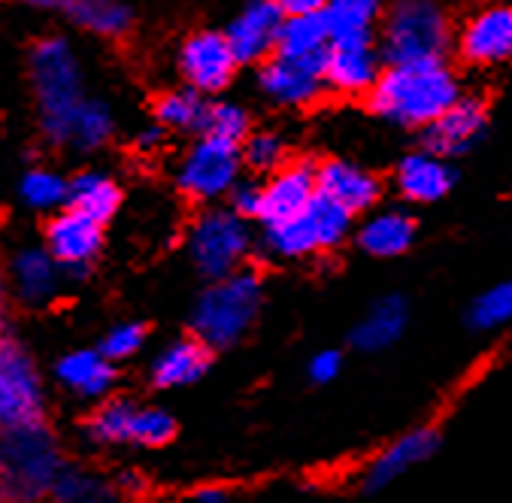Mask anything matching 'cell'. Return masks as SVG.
Masks as SVG:
<instances>
[{"label": "cell", "mask_w": 512, "mask_h": 503, "mask_svg": "<svg viewBox=\"0 0 512 503\" xmlns=\"http://www.w3.org/2000/svg\"><path fill=\"white\" fill-rule=\"evenodd\" d=\"M31 85L37 97L40 131L46 140L67 146L73 116L85 104V82L79 58L64 37H43L31 49Z\"/></svg>", "instance_id": "3"}, {"label": "cell", "mask_w": 512, "mask_h": 503, "mask_svg": "<svg viewBox=\"0 0 512 503\" xmlns=\"http://www.w3.org/2000/svg\"><path fill=\"white\" fill-rule=\"evenodd\" d=\"M194 503H231V491L222 485H203L194 491Z\"/></svg>", "instance_id": "43"}, {"label": "cell", "mask_w": 512, "mask_h": 503, "mask_svg": "<svg viewBox=\"0 0 512 503\" xmlns=\"http://www.w3.org/2000/svg\"><path fill=\"white\" fill-rule=\"evenodd\" d=\"M343 352L340 349H319L310 361H306V376L313 385H331L343 373Z\"/></svg>", "instance_id": "40"}, {"label": "cell", "mask_w": 512, "mask_h": 503, "mask_svg": "<svg viewBox=\"0 0 512 503\" xmlns=\"http://www.w3.org/2000/svg\"><path fill=\"white\" fill-rule=\"evenodd\" d=\"M249 128H252V119L240 104H213L207 113V122H203V134L234 143V146L246 143Z\"/></svg>", "instance_id": "37"}, {"label": "cell", "mask_w": 512, "mask_h": 503, "mask_svg": "<svg viewBox=\"0 0 512 503\" xmlns=\"http://www.w3.org/2000/svg\"><path fill=\"white\" fill-rule=\"evenodd\" d=\"M49 500L52 503H122V491L116 482L104 479L94 470L67 464L64 473L58 476Z\"/></svg>", "instance_id": "30"}, {"label": "cell", "mask_w": 512, "mask_h": 503, "mask_svg": "<svg viewBox=\"0 0 512 503\" xmlns=\"http://www.w3.org/2000/svg\"><path fill=\"white\" fill-rule=\"evenodd\" d=\"M119 204H122V191H119V185L107 173L85 170L76 179H70L67 207L97 219L100 225H107L116 216Z\"/></svg>", "instance_id": "27"}, {"label": "cell", "mask_w": 512, "mask_h": 503, "mask_svg": "<svg viewBox=\"0 0 512 503\" xmlns=\"http://www.w3.org/2000/svg\"><path fill=\"white\" fill-rule=\"evenodd\" d=\"M379 55L373 49V37H349V40H331V49L325 55V82L337 94L358 97L370 94L379 82Z\"/></svg>", "instance_id": "15"}, {"label": "cell", "mask_w": 512, "mask_h": 503, "mask_svg": "<svg viewBox=\"0 0 512 503\" xmlns=\"http://www.w3.org/2000/svg\"><path fill=\"white\" fill-rule=\"evenodd\" d=\"M488 122V110L482 97H458L455 104L425 128V146L434 155L443 158H455L461 152H467L485 131Z\"/></svg>", "instance_id": "17"}, {"label": "cell", "mask_w": 512, "mask_h": 503, "mask_svg": "<svg viewBox=\"0 0 512 503\" xmlns=\"http://www.w3.org/2000/svg\"><path fill=\"white\" fill-rule=\"evenodd\" d=\"M179 425L176 416L155 404L131 397H107L85 419V440L100 449H161L173 443Z\"/></svg>", "instance_id": "5"}, {"label": "cell", "mask_w": 512, "mask_h": 503, "mask_svg": "<svg viewBox=\"0 0 512 503\" xmlns=\"http://www.w3.org/2000/svg\"><path fill=\"white\" fill-rule=\"evenodd\" d=\"M440 431L431 425H419L403 431L397 440H391L388 446H382L358 473V488L364 494H379L388 485H394L397 479H403L406 473H413L416 467L428 464L437 452H440Z\"/></svg>", "instance_id": "10"}, {"label": "cell", "mask_w": 512, "mask_h": 503, "mask_svg": "<svg viewBox=\"0 0 512 503\" xmlns=\"http://www.w3.org/2000/svg\"><path fill=\"white\" fill-rule=\"evenodd\" d=\"M385 0H328L325 19L331 25V40L373 37V25L382 16Z\"/></svg>", "instance_id": "32"}, {"label": "cell", "mask_w": 512, "mask_h": 503, "mask_svg": "<svg viewBox=\"0 0 512 503\" xmlns=\"http://www.w3.org/2000/svg\"><path fill=\"white\" fill-rule=\"evenodd\" d=\"M185 252L191 267L207 282L243 270V261L252 252L249 219H243L231 207L200 213L188 228Z\"/></svg>", "instance_id": "7"}, {"label": "cell", "mask_w": 512, "mask_h": 503, "mask_svg": "<svg viewBox=\"0 0 512 503\" xmlns=\"http://www.w3.org/2000/svg\"><path fill=\"white\" fill-rule=\"evenodd\" d=\"M458 55L476 67H494L512 58V4L476 10L458 31Z\"/></svg>", "instance_id": "13"}, {"label": "cell", "mask_w": 512, "mask_h": 503, "mask_svg": "<svg viewBox=\"0 0 512 503\" xmlns=\"http://www.w3.org/2000/svg\"><path fill=\"white\" fill-rule=\"evenodd\" d=\"M306 216H310V222H313V228L319 234L322 252H334L337 246H343L349 231H352V219H355L346 207H340L337 200H331L325 194H316L310 200Z\"/></svg>", "instance_id": "36"}, {"label": "cell", "mask_w": 512, "mask_h": 503, "mask_svg": "<svg viewBox=\"0 0 512 503\" xmlns=\"http://www.w3.org/2000/svg\"><path fill=\"white\" fill-rule=\"evenodd\" d=\"M319 194L316 185V167L313 164H285L276 173H270L267 185H264V204H261V222L273 225V222H285L300 216L310 200Z\"/></svg>", "instance_id": "19"}, {"label": "cell", "mask_w": 512, "mask_h": 503, "mask_svg": "<svg viewBox=\"0 0 512 503\" xmlns=\"http://www.w3.org/2000/svg\"><path fill=\"white\" fill-rule=\"evenodd\" d=\"M452 25L437 0H397L382 22V55L388 64L443 58Z\"/></svg>", "instance_id": "6"}, {"label": "cell", "mask_w": 512, "mask_h": 503, "mask_svg": "<svg viewBox=\"0 0 512 503\" xmlns=\"http://www.w3.org/2000/svg\"><path fill=\"white\" fill-rule=\"evenodd\" d=\"M261 246L273 258H282V261H297V258H310V255H319L322 252L319 234H316L310 216H306V210L300 216H294V219L264 225Z\"/></svg>", "instance_id": "28"}, {"label": "cell", "mask_w": 512, "mask_h": 503, "mask_svg": "<svg viewBox=\"0 0 512 503\" xmlns=\"http://www.w3.org/2000/svg\"><path fill=\"white\" fill-rule=\"evenodd\" d=\"M55 379L67 394H73L79 400H91V404H100V400L113 397L116 364L100 349H73V352L58 358Z\"/></svg>", "instance_id": "20"}, {"label": "cell", "mask_w": 512, "mask_h": 503, "mask_svg": "<svg viewBox=\"0 0 512 503\" xmlns=\"http://www.w3.org/2000/svg\"><path fill=\"white\" fill-rule=\"evenodd\" d=\"M104 246V225L67 207L58 210L46 225V249L67 273H82Z\"/></svg>", "instance_id": "14"}, {"label": "cell", "mask_w": 512, "mask_h": 503, "mask_svg": "<svg viewBox=\"0 0 512 503\" xmlns=\"http://www.w3.org/2000/svg\"><path fill=\"white\" fill-rule=\"evenodd\" d=\"M210 107L203 104L200 91L194 88H176L158 97L155 104V119L164 131H203Z\"/></svg>", "instance_id": "31"}, {"label": "cell", "mask_w": 512, "mask_h": 503, "mask_svg": "<svg viewBox=\"0 0 512 503\" xmlns=\"http://www.w3.org/2000/svg\"><path fill=\"white\" fill-rule=\"evenodd\" d=\"M116 485H119V491H122V494H128V491H140V488H143V476H137V473H122Z\"/></svg>", "instance_id": "46"}, {"label": "cell", "mask_w": 512, "mask_h": 503, "mask_svg": "<svg viewBox=\"0 0 512 503\" xmlns=\"http://www.w3.org/2000/svg\"><path fill=\"white\" fill-rule=\"evenodd\" d=\"M61 13L85 34L104 40H119L134 28V13L122 0H67Z\"/></svg>", "instance_id": "26"}, {"label": "cell", "mask_w": 512, "mask_h": 503, "mask_svg": "<svg viewBox=\"0 0 512 503\" xmlns=\"http://www.w3.org/2000/svg\"><path fill=\"white\" fill-rule=\"evenodd\" d=\"M46 391L34 358L19 340L0 331V425L40 422Z\"/></svg>", "instance_id": "9"}, {"label": "cell", "mask_w": 512, "mask_h": 503, "mask_svg": "<svg viewBox=\"0 0 512 503\" xmlns=\"http://www.w3.org/2000/svg\"><path fill=\"white\" fill-rule=\"evenodd\" d=\"M452 182H455V173L446 164V158L434 155L428 149L406 155L394 170L397 191L406 200H413V204H434V200H443L449 194Z\"/></svg>", "instance_id": "23"}, {"label": "cell", "mask_w": 512, "mask_h": 503, "mask_svg": "<svg viewBox=\"0 0 512 503\" xmlns=\"http://www.w3.org/2000/svg\"><path fill=\"white\" fill-rule=\"evenodd\" d=\"M25 7L31 10H43V13H55V10H64L67 0H22Z\"/></svg>", "instance_id": "45"}, {"label": "cell", "mask_w": 512, "mask_h": 503, "mask_svg": "<svg viewBox=\"0 0 512 503\" xmlns=\"http://www.w3.org/2000/svg\"><path fill=\"white\" fill-rule=\"evenodd\" d=\"M316 185H319V194L337 200L352 216L373 210L382 191L379 179L367 167L355 161H343V158H331L322 167H316Z\"/></svg>", "instance_id": "21"}, {"label": "cell", "mask_w": 512, "mask_h": 503, "mask_svg": "<svg viewBox=\"0 0 512 503\" xmlns=\"http://www.w3.org/2000/svg\"><path fill=\"white\" fill-rule=\"evenodd\" d=\"M416 243V222L406 213L382 210L358 228V246L373 258H397Z\"/></svg>", "instance_id": "25"}, {"label": "cell", "mask_w": 512, "mask_h": 503, "mask_svg": "<svg viewBox=\"0 0 512 503\" xmlns=\"http://www.w3.org/2000/svg\"><path fill=\"white\" fill-rule=\"evenodd\" d=\"M240 152H243V164L255 173H276L279 167H285V155H288L285 140L273 131L249 134Z\"/></svg>", "instance_id": "38"}, {"label": "cell", "mask_w": 512, "mask_h": 503, "mask_svg": "<svg viewBox=\"0 0 512 503\" xmlns=\"http://www.w3.org/2000/svg\"><path fill=\"white\" fill-rule=\"evenodd\" d=\"M113 128H116V119H113L110 107L100 104V100H94V97H85V104L73 116L67 146H73L79 152H94L113 137Z\"/></svg>", "instance_id": "33"}, {"label": "cell", "mask_w": 512, "mask_h": 503, "mask_svg": "<svg viewBox=\"0 0 512 503\" xmlns=\"http://www.w3.org/2000/svg\"><path fill=\"white\" fill-rule=\"evenodd\" d=\"M331 49V25L325 13L316 16H291L282 22L276 55L288 58H325Z\"/></svg>", "instance_id": "29"}, {"label": "cell", "mask_w": 512, "mask_h": 503, "mask_svg": "<svg viewBox=\"0 0 512 503\" xmlns=\"http://www.w3.org/2000/svg\"><path fill=\"white\" fill-rule=\"evenodd\" d=\"M4 319H7V282L0 276V331H4Z\"/></svg>", "instance_id": "47"}, {"label": "cell", "mask_w": 512, "mask_h": 503, "mask_svg": "<svg viewBox=\"0 0 512 503\" xmlns=\"http://www.w3.org/2000/svg\"><path fill=\"white\" fill-rule=\"evenodd\" d=\"M264 307V282L255 270H237L231 276L207 282L191 307V334L213 352L234 349L255 328Z\"/></svg>", "instance_id": "2"}, {"label": "cell", "mask_w": 512, "mask_h": 503, "mask_svg": "<svg viewBox=\"0 0 512 503\" xmlns=\"http://www.w3.org/2000/svg\"><path fill=\"white\" fill-rule=\"evenodd\" d=\"M146 325L140 322H119L113 325L104 337H100V352H104L113 364H122V361H131L140 355V349L146 346Z\"/></svg>", "instance_id": "39"}, {"label": "cell", "mask_w": 512, "mask_h": 503, "mask_svg": "<svg viewBox=\"0 0 512 503\" xmlns=\"http://www.w3.org/2000/svg\"><path fill=\"white\" fill-rule=\"evenodd\" d=\"M210 367H213V349L191 334V337L170 340L164 349H158V355L149 364V382L158 391H176V388L197 385L210 373Z\"/></svg>", "instance_id": "18"}, {"label": "cell", "mask_w": 512, "mask_h": 503, "mask_svg": "<svg viewBox=\"0 0 512 503\" xmlns=\"http://www.w3.org/2000/svg\"><path fill=\"white\" fill-rule=\"evenodd\" d=\"M458 97V76L443 64V58L391 64L367 94L370 110L400 128H428Z\"/></svg>", "instance_id": "1"}, {"label": "cell", "mask_w": 512, "mask_h": 503, "mask_svg": "<svg viewBox=\"0 0 512 503\" xmlns=\"http://www.w3.org/2000/svg\"><path fill=\"white\" fill-rule=\"evenodd\" d=\"M0 503H16V500H13V497H10V494L4 491V488H0Z\"/></svg>", "instance_id": "48"}, {"label": "cell", "mask_w": 512, "mask_h": 503, "mask_svg": "<svg viewBox=\"0 0 512 503\" xmlns=\"http://www.w3.org/2000/svg\"><path fill=\"white\" fill-rule=\"evenodd\" d=\"M64 467L61 446L43 419L0 425V488L16 503L49 497Z\"/></svg>", "instance_id": "4"}, {"label": "cell", "mask_w": 512, "mask_h": 503, "mask_svg": "<svg viewBox=\"0 0 512 503\" xmlns=\"http://www.w3.org/2000/svg\"><path fill=\"white\" fill-rule=\"evenodd\" d=\"M273 7L291 19V16H316V13H325L328 0H273Z\"/></svg>", "instance_id": "42"}, {"label": "cell", "mask_w": 512, "mask_h": 503, "mask_svg": "<svg viewBox=\"0 0 512 503\" xmlns=\"http://www.w3.org/2000/svg\"><path fill=\"white\" fill-rule=\"evenodd\" d=\"M161 134H164L161 125H158V128H146V131L137 137V146H140V149H155V146L161 143Z\"/></svg>", "instance_id": "44"}, {"label": "cell", "mask_w": 512, "mask_h": 503, "mask_svg": "<svg viewBox=\"0 0 512 503\" xmlns=\"http://www.w3.org/2000/svg\"><path fill=\"white\" fill-rule=\"evenodd\" d=\"M176 64L188 88L200 94H216L234 79L240 61L228 43V34L194 31L182 40Z\"/></svg>", "instance_id": "11"}, {"label": "cell", "mask_w": 512, "mask_h": 503, "mask_svg": "<svg viewBox=\"0 0 512 503\" xmlns=\"http://www.w3.org/2000/svg\"><path fill=\"white\" fill-rule=\"evenodd\" d=\"M19 197L22 204L37 210V213H52L58 207L67 204L70 197V182L64 176H58L49 167H34L22 176L19 182Z\"/></svg>", "instance_id": "35"}, {"label": "cell", "mask_w": 512, "mask_h": 503, "mask_svg": "<svg viewBox=\"0 0 512 503\" xmlns=\"http://www.w3.org/2000/svg\"><path fill=\"white\" fill-rule=\"evenodd\" d=\"M282 22L285 16L273 7V0H249L225 31L237 61L255 64L264 61L270 52H276Z\"/></svg>", "instance_id": "16"}, {"label": "cell", "mask_w": 512, "mask_h": 503, "mask_svg": "<svg viewBox=\"0 0 512 503\" xmlns=\"http://www.w3.org/2000/svg\"><path fill=\"white\" fill-rule=\"evenodd\" d=\"M61 273H64V267L55 261V255L40 246H25L10 261L13 291L31 307H43L58 294Z\"/></svg>", "instance_id": "24"}, {"label": "cell", "mask_w": 512, "mask_h": 503, "mask_svg": "<svg viewBox=\"0 0 512 503\" xmlns=\"http://www.w3.org/2000/svg\"><path fill=\"white\" fill-rule=\"evenodd\" d=\"M409 325V304L403 294H385L373 300V307L361 316V322L352 328L349 340L358 352L376 355L400 343Z\"/></svg>", "instance_id": "22"}, {"label": "cell", "mask_w": 512, "mask_h": 503, "mask_svg": "<svg viewBox=\"0 0 512 503\" xmlns=\"http://www.w3.org/2000/svg\"><path fill=\"white\" fill-rule=\"evenodd\" d=\"M467 325L479 334H491L512 325V276L491 285L473 300L467 310Z\"/></svg>", "instance_id": "34"}, {"label": "cell", "mask_w": 512, "mask_h": 503, "mask_svg": "<svg viewBox=\"0 0 512 503\" xmlns=\"http://www.w3.org/2000/svg\"><path fill=\"white\" fill-rule=\"evenodd\" d=\"M261 91L279 107H310L328 88L325 58H288L273 55L258 73Z\"/></svg>", "instance_id": "12"}, {"label": "cell", "mask_w": 512, "mask_h": 503, "mask_svg": "<svg viewBox=\"0 0 512 503\" xmlns=\"http://www.w3.org/2000/svg\"><path fill=\"white\" fill-rule=\"evenodd\" d=\"M228 200H231V210L240 213L243 219H258L261 216V204H264V185L249 182V179H240L231 188Z\"/></svg>", "instance_id": "41"}, {"label": "cell", "mask_w": 512, "mask_h": 503, "mask_svg": "<svg viewBox=\"0 0 512 503\" xmlns=\"http://www.w3.org/2000/svg\"><path fill=\"white\" fill-rule=\"evenodd\" d=\"M240 170H243L240 146L203 134L182 155L176 167V185L191 200H219L228 197L231 188L240 182Z\"/></svg>", "instance_id": "8"}]
</instances>
